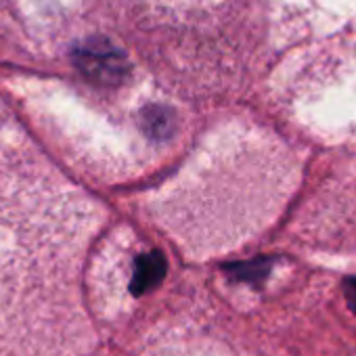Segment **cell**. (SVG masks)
I'll use <instances>...</instances> for the list:
<instances>
[{"label": "cell", "instance_id": "3957f363", "mask_svg": "<svg viewBox=\"0 0 356 356\" xmlns=\"http://www.w3.org/2000/svg\"><path fill=\"white\" fill-rule=\"evenodd\" d=\"M140 126L151 138L163 140L174 132L176 118H174V111L165 105H149L140 113Z\"/></svg>", "mask_w": 356, "mask_h": 356}, {"label": "cell", "instance_id": "5b68a950", "mask_svg": "<svg viewBox=\"0 0 356 356\" xmlns=\"http://www.w3.org/2000/svg\"><path fill=\"white\" fill-rule=\"evenodd\" d=\"M343 291H346V300H348L350 308L356 312V277H350L343 283Z\"/></svg>", "mask_w": 356, "mask_h": 356}, {"label": "cell", "instance_id": "277c9868", "mask_svg": "<svg viewBox=\"0 0 356 356\" xmlns=\"http://www.w3.org/2000/svg\"><path fill=\"white\" fill-rule=\"evenodd\" d=\"M268 270V264L264 260H256V262H248V264H237L233 266V273L239 279H256V277H264Z\"/></svg>", "mask_w": 356, "mask_h": 356}, {"label": "cell", "instance_id": "7a4b0ae2", "mask_svg": "<svg viewBox=\"0 0 356 356\" xmlns=\"http://www.w3.org/2000/svg\"><path fill=\"white\" fill-rule=\"evenodd\" d=\"M165 270H168V264H165V258L161 252L140 254L134 262L130 291L134 296H143V293L151 291L153 287H157L161 283V279L165 277Z\"/></svg>", "mask_w": 356, "mask_h": 356}, {"label": "cell", "instance_id": "6da1fadb", "mask_svg": "<svg viewBox=\"0 0 356 356\" xmlns=\"http://www.w3.org/2000/svg\"><path fill=\"white\" fill-rule=\"evenodd\" d=\"M78 72L101 86H118L130 74V63L124 51L105 38H88L80 42L72 53Z\"/></svg>", "mask_w": 356, "mask_h": 356}]
</instances>
